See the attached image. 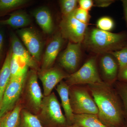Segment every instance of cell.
<instances>
[{
  "label": "cell",
  "mask_w": 127,
  "mask_h": 127,
  "mask_svg": "<svg viewBox=\"0 0 127 127\" xmlns=\"http://www.w3.org/2000/svg\"><path fill=\"white\" fill-rule=\"evenodd\" d=\"M88 88L98 109L100 120L108 127L122 126L124 112L118 96L110 84L102 82L89 84Z\"/></svg>",
  "instance_id": "1"
},
{
  "label": "cell",
  "mask_w": 127,
  "mask_h": 127,
  "mask_svg": "<svg viewBox=\"0 0 127 127\" xmlns=\"http://www.w3.org/2000/svg\"><path fill=\"white\" fill-rule=\"evenodd\" d=\"M82 42L84 47L89 51L102 55L124 47L127 44V34L93 28L87 30Z\"/></svg>",
  "instance_id": "2"
},
{
  "label": "cell",
  "mask_w": 127,
  "mask_h": 127,
  "mask_svg": "<svg viewBox=\"0 0 127 127\" xmlns=\"http://www.w3.org/2000/svg\"><path fill=\"white\" fill-rule=\"evenodd\" d=\"M37 72L31 69L28 71L21 95L26 109L36 115L39 113L44 97L38 83Z\"/></svg>",
  "instance_id": "3"
},
{
  "label": "cell",
  "mask_w": 127,
  "mask_h": 127,
  "mask_svg": "<svg viewBox=\"0 0 127 127\" xmlns=\"http://www.w3.org/2000/svg\"><path fill=\"white\" fill-rule=\"evenodd\" d=\"M69 87L70 102L73 114L97 115L98 111L96 104L86 89L77 86Z\"/></svg>",
  "instance_id": "4"
},
{
  "label": "cell",
  "mask_w": 127,
  "mask_h": 127,
  "mask_svg": "<svg viewBox=\"0 0 127 127\" xmlns=\"http://www.w3.org/2000/svg\"><path fill=\"white\" fill-rule=\"evenodd\" d=\"M41 122L43 121L55 126L66 125L67 120L61 108V104L55 93L44 96L39 113L37 115Z\"/></svg>",
  "instance_id": "5"
},
{
  "label": "cell",
  "mask_w": 127,
  "mask_h": 127,
  "mask_svg": "<svg viewBox=\"0 0 127 127\" xmlns=\"http://www.w3.org/2000/svg\"><path fill=\"white\" fill-rule=\"evenodd\" d=\"M65 82L69 86L102 82L98 71L96 57L90 58L79 70L68 75Z\"/></svg>",
  "instance_id": "6"
},
{
  "label": "cell",
  "mask_w": 127,
  "mask_h": 127,
  "mask_svg": "<svg viewBox=\"0 0 127 127\" xmlns=\"http://www.w3.org/2000/svg\"><path fill=\"white\" fill-rule=\"evenodd\" d=\"M27 73L11 78L0 106V119L12 110L18 103L22 94Z\"/></svg>",
  "instance_id": "7"
},
{
  "label": "cell",
  "mask_w": 127,
  "mask_h": 127,
  "mask_svg": "<svg viewBox=\"0 0 127 127\" xmlns=\"http://www.w3.org/2000/svg\"><path fill=\"white\" fill-rule=\"evenodd\" d=\"M59 27L60 32L64 39L75 43L83 42L87 30V25L77 20L73 13L62 16Z\"/></svg>",
  "instance_id": "8"
},
{
  "label": "cell",
  "mask_w": 127,
  "mask_h": 127,
  "mask_svg": "<svg viewBox=\"0 0 127 127\" xmlns=\"http://www.w3.org/2000/svg\"><path fill=\"white\" fill-rule=\"evenodd\" d=\"M17 32L32 57L37 63L41 64L43 42L40 34L32 28L20 29Z\"/></svg>",
  "instance_id": "9"
},
{
  "label": "cell",
  "mask_w": 127,
  "mask_h": 127,
  "mask_svg": "<svg viewBox=\"0 0 127 127\" xmlns=\"http://www.w3.org/2000/svg\"><path fill=\"white\" fill-rule=\"evenodd\" d=\"M81 54V43L69 41L65 50L59 55V65L67 72L72 74L77 70Z\"/></svg>",
  "instance_id": "10"
},
{
  "label": "cell",
  "mask_w": 127,
  "mask_h": 127,
  "mask_svg": "<svg viewBox=\"0 0 127 127\" xmlns=\"http://www.w3.org/2000/svg\"><path fill=\"white\" fill-rule=\"evenodd\" d=\"M37 74L38 78L43 86L44 96L50 95L54 88L69 75L56 67H52L43 70H40L37 72Z\"/></svg>",
  "instance_id": "11"
},
{
  "label": "cell",
  "mask_w": 127,
  "mask_h": 127,
  "mask_svg": "<svg viewBox=\"0 0 127 127\" xmlns=\"http://www.w3.org/2000/svg\"><path fill=\"white\" fill-rule=\"evenodd\" d=\"M64 39L60 32L52 37L48 44L41 63V70L52 67L63 45Z\"/></svg>",
  "instance_id": "12"
},
{
  "label": "cell",
  "mask_w": 127,
  "mask_h": 127,
  "mask_svg": "<svg viewBox=\"0 0 127 127\" xmlns=\"http://www.w3.org/2000/svg\"><path fill=\"white\" fill-rule=\"evenodd\" d=\"M10 39L12 54L21 58L29 68L37 71L40 70L39 64L32 57L16 35L12 33Z\"/></svg>",
  "instance_id": "13"
},
{
  "label": "cell",
  "mask_w": 127,
  "mask_h": 127,
  "mask_svg": "<svg viewBox=\"0 0 127 127\" xmlns=\"http://www.w3.org/2000/svg\"><path fill=\"white\" fill-rule=\"evenodd\" d=\"M100 64L101 69L105 79L110 84L118 77L119 66L116 59L109 53L102 55Z\"/></svg>",
  "instance_id": "14"
},
{
  "label": "cell",
  "mask_w": 127,
  "mask_h": 127,
  "mask_svg": "<svg viewBox=\"0 0 127 127\" xmlns=\"http://www.w3.org/2000/svg\"><path fill=\"white\" fill-rule=\"evenodd\" d=\"M32 15L43 32L47 34L52 33L54 23L50 10L46 7H41L33 11Z\"/></svg>",
  "instance_id": "15"
},
{
  "label": "cell",
  "mask_w": 127,
  "mask_h": 127,
  "mask_svg": "<svg viewBox=\"0 0 127 127\" xmlns=\"http://www.w3.org/2000/svg\"><path fill=\"white\" fill-rule=\"evenodd\" d=\"M69 87V86L65 82L62 81L57 85L56 90L61 98L62 106L64 111L67 122L69 123H73L74 114L70 102Z\"/></svg>",
  "instance_id": "16"
},
{
  "label": "cell",
  "mask_w": 127,
  "mask_h": 127,
  "mask_svg": "<svg viewBox=\"0 0 127 127\" xmlns=\"http://www.w3.org/2000/svg\"><path fill=\"white\" fill-rule=\"evenodd\" d=\"M31 22L30 16L26 12L19 10L10 14L8 19L0 21V25H8L15 29H22L29 26Z\"/></svg>",
  "instance_id": "17"
},
{
  "label": "cell",
  "mask_w": 127,
  "mask_h": 127,
  "mask_svg": "<svg viewBox=\"0 0 127 127\" xmlns=\"http://www.w3.org/2000/svg\"><path fill=\"white\" fill-rule=\"evenodd\" d=\"M12 55L11 48L6 54L5 59L0 70V106L4 93L11 79L10 63Z\"/></svg>",
  "instance_id": "18"
},
{
  "label": "cell",
  "mask_w": 127,
  "mask_h": 127,
  "mask_svg": "<svg viewBox=\"0 0 127 127\" xmlns=\"http://www.w3.org/2000/svg\"><path fill=\"white\" fill-rule=\"evenodd\" d=\"M23 105L19 103L9 112L0 119V127H19Z\"/></svg>",
  "instance_id": "19"
},
{
  "label": "cell",
  "mask_w": 127,
  "mask_h": 127,
  "mask_svg": "<svg viewBox=\"0 0 127 127\" xmlns=\"http://www.w3.org/2000/svg\"><path fill=\"white\" fill-rule=\"evenodd\" d=\"M73 123L82 127H108L100 120L97 115L89 114H74Z\"/></svg>",
  "instance_id": "20"
},
{
  "label": "cell",
  "mask_w": 127,
  "mask_h": 127,
  "mask_svg": "<svg viewBox=\"0 0 127 127\" xmlns=\"http://www.w3.org/2000/svg\"><path fill=\"white\" fill-rule=\"evenodd\" d=\"M28 66L21 58L12 54L10 63L11 78L22 76L27 73Z\"/></svg>",
  "instance_id": "21"
},
{
  "label": "cell",
  "mask_w": 127,
  "mask_h": 127,
  "mask_svg": "<svg viewBox=\"0 0 127 127\" xmlns=\"http://www.w3.org/2000/svg\"><path fill=\"white\" fill-rule=\"evenodd\" d=\"M19 127H44L37 115L23 108L21 113Z\"/></svg>",
  "instance_id": "22"
},
{
  "label": "cell",
  "mask_w": 127,
  "mask_h": 127,
  "mask_svg": "<svg viewBox=\"0 0 127 127\" xmlns=\"http://www.w3.org/2000/svg\"><path fill=\"white\" fill-rule=\"evenodd\" d=\"M29 2L28 0H0V13L22 7Z\"/></svg>",
  "instance_id": "23"
},
{
  "label": "cell",
  "mask_w": 127,
  "mask_h": 127,
  "mask_svg": "<svg viewBox=\"0 0 127 127\" xmlns=\"http://www.w3.org/2000/svg\"><path fill=\"white\" fill-rule=\"evenodd\" d=\"M62 16L70 15L77 8L78 0H61L59 1Z\"/></svg>",
  "instance_id": "24"
},
{
  "label": "cell",
  "mask_w": 127,
  "mask_h": 127,
  "mask_svg": "<svg viewBox=\"0 0 127 127\" xmlns=\"http://www.w3.org/2000/svg\"><path fill=\"white\" fill-rule=\"evenodd\" d=\"M116 59L119 66V71L127 65V44L122 49L110 53Z\"/></svg>",
  "instance_id": "25"
},
{
  "label": "cell",
  "mask_w": 127,
  "mask_h": 127,
  "mask_svg": "<svg viewBox=\"0 0 127 127\" xmlns=\"http://www.w3.org/2000/svg\"><path fill=\"white\" fill-rule=\"evenodd\" d=\"M114 22L112 18L109 17L104 16L98 20L96 26L98 29L106 32H109L113 29Z\"/></svg>",
  "instance_id": "26"
},
{
  "label": "cell",
  "mask_w": 127,
  "mask_h": 127,
  "mask_svg": "<svg viewBox=\"0 0 127 127\" xmlns=\"http://www.w3.org/2000/svg\"><path fill=\"white\" fill-rule=\"evenodd\" d=\"M73 15L77 20L80 22L88 25L90 20V15L89 12L80 8H77L73 12Z\"/></svg>",
  "instance_id": "27"
},
{
  "label": "cell",
  "mask_w": 127,
  "mask_h": 127,
  "mask_svg": "<svg viewBox=\"0 0 127 127\" xmlns=\"http://www.w3.org/2000/svg\"><path fill=\"white\" fill-rule=\"evenodd\" d=\"M119 94L122 98L124 107V115L127 117V82H123L118 86Z\"/></svg>",
  "instance_id": "28"
},
{
  "label": "cell",
  "mask_w": 127,
  "mask_h": 127,
  "mask_svg": "<svg viewBox=\"0 0 127 127\" xmlns=\"http://www.w3.org/2000/svg\"><path fill=\"white\" fill-rule=\"evenodd\" d=\"M79 8L89 11L94 5L93 1L92 0H78Z\"/></svg>",
  "instance_id": "29"
},
{
  "label": "cell",
  "mask_w": 127,
  "mask_h": 127,
  "mask_svg": "<svg viewBox=\"0 0 127 127\" xmlns=\"http://www.w3.org/2000/svg\"><path fill=\"white\" fill-rule=\"evenodd\" d=\"M115 1L113 0H95L93 1L94 5L98 7H107Z\"/></svg>",
  "instance_id": "30"
},
{
  "label": "cell",
  "mask_w": 127,
  "mask_h": 127,
  "mask_svg": "<svg viewBox=\"0 0 127 127\" xmlns=\"http://www.w3.org/2000/svg\"><path fill=\"white\" fill-rule=\"evenodd\" d=\"M118 78L121 81L127 82V65L122 69L119 71Z\"/></svg>",
  "instance_id": "31"
},
{
  "label": "cell",
  "mask_w": 127,
  "mask_h": 127,
  "mask_svg": "<svg viewBox=\"0 0 127 127\" xmlns=\"http://www.w3.org/2000/svg\"><path fill=\"white\" fill-rule=\"evenodd\" d=\"M4 45V35L2 32L0 31V61L2 59L3 56Z\"/></svg>",
  "instance_id": "32"
},
{
  "label": "cell",
  "mask_w": 127,
  "mask_h": 127,
  "mask_svg": "<svg viewBox=\"0 0 127 127\" xmlns=\"http://www.w3.org/2000/svg\"><path fill=\"white\" fill-rule=\"evenodd\" d=\"M122 2L125 20L127 25V0H122Z\"/></svg>",
  "instance_id": "33"
},
{
  "label": "cell",
  "mask_w": 127,
  "mask_h": 127,
  "mask_svg": "<svg viewBox=\"0 0 127 127\" xmlns=\"http://www.w3.org/2000/svg\"><path fill=\"white\" fill-rule=\"evenodd\" d=\"M68 127H80V126H78V125H76V124H73L72 125H71V126H69Z\"/></svg>",
  "instance_id": "34"
},
{
  "label": "cell",
  "mask_w": 127,
  "mask_h": 127,
  "mask_svg": "<svg viewBox=\"0 0 127 127\" xmlns=\"http://www.w3.org/2000/svg\"></svg>",
  "instance_id": "35"
}]
</instances>
